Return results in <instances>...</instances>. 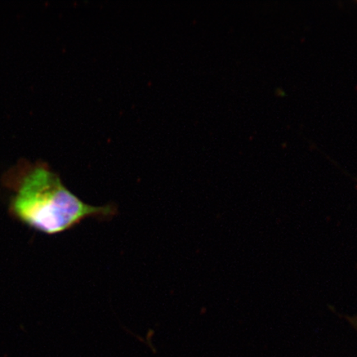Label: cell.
Segmentation results:
<instances>
[{
    "instance_id": "1",
    "label": "cell",
    "mask_w": 357,
    "mask_h": 357,
    "mask_svg": "<svg viewBox=\"0 0 357 357\" xmlns=\"http://www.w3.org/2000/svg\"><path fill=\"white\" fill-rule=\"evenodd\" d=\"M6 185L13 191L10 204L12 215L43 234H60L86 218L105 220L117 213L114 205L97 207L84 203L44 165L13 169L8 173Z\"/></svg>"
}]
</instances>
